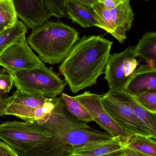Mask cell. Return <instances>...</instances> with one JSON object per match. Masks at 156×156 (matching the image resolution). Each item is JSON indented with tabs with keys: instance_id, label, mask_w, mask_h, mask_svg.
I'll list each match as a JSON object with an SVG mask.
<instances>
[{
	"instance_id": "obj_1",
	"label": "cell",
	"mask_w": 156,
	"mask_h": 156,
	"mask_svg": "<svg viewBox=\"0 0 156 156\" xmlns=\"http://www.w3.org/2000/svg\"><path fill=\"white\" fill-rule=\"evenodd\" d=\"M113 44L100 35H84L75 44L59 68L73 93L97 83L104 74Z\"/></svg>"
},
{
	"instance_id": "obj_2",
	"label": "cell",
	"mask_w": 156,
	"mask_h": 156,
	"mask_svg": "<svg viewBox=\"0 0 156 156\" xmlns=\"http://www.w3.org/2000/svg\"><path fill=\"white\" fill-rule=\"evenodd\" d=\"M79 39L74 28L61 22H47L33 29L27 42L42 63L56 65L65 59Z\"/></svg>"
},
{
	"instance_id": "obj_3",
	"label": "cell",
	"mask_w": 156,
	"mask_h": 156,
	"mask_svg": "<svg viewBox=\"0 0 156 156\" xmlns=\"http://www.w3.org/2000/svg\"><path fill=\"white\" fill-rule=\"evenodd\" d=\"M0 139L21 156L28 155L57 143L52 130L34 120L9 121L2 124Z\"/></svg>"
},
{
	"instance_id": "obj_4",
	"label": "cell",
	"mask_w": 156,
	"mask_h": 156,
	"mask_svg": "<svg viewBox=\"0 0 156 156\" xmlns=\"http://www.w3.org/2000/svg\"><path fill=\"white\" fill-rule=\"evenodd\" d=\"M65 105L60 98L46 125L53 131L55 140L60 144L78 147L91 141L108 139L112 137L108 133L92 128L87 123L78 121L66 114Z\"/></svg>"
},
{
	"instance_id": "obj_5",
	"label": "cell",
	"mask_w": 156,
	"mask_h": 156,
	"mask_svg": "<svg viewBox=\"0 0 156 156\" xmlns=\"http://www.w3.org/2000/svg\"><path fill=\"white\" fill-rule=\"evenodd\" d=\"M7 72L16 90L30 95L55 98L62 94L67 84L43 63L31 69Z\"/></svg>"
},
{
	"instance_id": "obj_6",
	"label": "cell",
	"mask_w": 156,
	"mask_h": 156,
	"mask_svg": "<svg viewBox=\"0 0 156 156\" xmlns=\"http://www.w3.org/2000/svg\"><path fill=\"white\" fill-rule=\"evenodd\" d=\"M103 106L114 122L129 136H145L156 138V135L136 115L120 92L109 91L101 95Z\"/></svg>"
},
{
	"instance_id": "obj_7",
	"label": "cell",
	"mask_w": 156,
	"mask_h": 156,
	"mask_svg": "<svg viewBox=\"0 0 156 156\" xmlns=\"http://www.w3.org/2000/svg\"><path fill=\"white\" fill-rule=\"evenodd\" d=\"M138 65L139 61L130 48L121 53L110 54L104 73L109 91L118 92L125 91L131 76Z\"/></svg>"
},
{
	"instance_id": "obj_8",
	"label": "cell",
	"mask_w": 156,
	"mask_h": 156,
	"mask_svg": "<svg viewBox=\"0 0 156 156\" xmlns=\"http://www.w3.org/2000/svg\"><path fill=\"white\" fill-rule=\"evenodd\" d=\"M25 35L11 44L0 55V66L7 71L31 69L43 63L29 47Z\"/></svg>"
},
{
	"instance_id": "obj_9",
	"label": "cell",
	"mask_w": 156,
	"mask_h": 156,
	"mask_svg": "<svg viewBox=\"0 0 156 156\" xmlns=\"http://www.w3.org/2000/svg\"><path fill=\"white\" fill-rule=\"evenodd\" d=\"M74 97L88 110L94 122L112 136H119L126 144L130 136L106 112L101 103V95L85 91Z\"/></svg>"
},
{
	"instance_id": "obj_10",
	"label": "cell",
	"mask_w": 156,
	"mask_h": 156,
	"mask_svg": "<svg viewBox=\"0 0 156 156\" xmlns=\"http://www.w3.org/2000/svg\"><path fill=\"white\" fill-rule=\"evenodd\" d=\"M47 98L26 94L16 90L6 99L5 115H14L25 121L34 120L36 109L42 106Z\"/></svg>"
},
{
	"instance_id": "obj_11",
	"label": "cell",
	"mask_w": 156,
	"mask_h": 156,
	"mask_svg": "<svg viewBox=\"0 0 156 156\" xmlns=\"http://www.w3.org/2000/svg\"><path fill=\"white\" fill-rule=\"evenodd\" d=\"M17 17L32 30L48 22L50 16L43 0H11Z\"/></svg>"
},
{
	"instance_id": "obj_12",
	"label": "cell",
	"mask_w": 156,
	"mask_h": 156,
	"mask_svg": "<svg viewBox=\"0 0 156 156\" xmlns=\"http://www.w3.org/2000/svg\"><path fill=\"white\" fill-rule=\"evenodd\" d=\"M126 144L119 136L103 140L91 141L78 147H73L72 152L83 155H105L123 151Z\"/></svg>"
},
{
	"instance_id": "obj_13",
	"label": "cell",
	"mask_w": 156,
	"mask_h": 156,
	"mask_svg": "<svg viewBox=\"0 0 156 156\" xmlns=\"http://www.w3.org/2000/svg\"><path fill=\"white\" fill-rule=\"evenodd\" d=\"M143 91H156V67L142 65L136 69L124 91L134 94Z\"/></svg>"
},
{
	"instance_id": "obj_14",
	"label": "cell",
	"mask_w": 156,
	"mask_h": 156,
	"mask_svg": "<svg viewBox=\"0 0 156 156\" xmlns=\"http://www.w3.org/2000/svg\"><path fill=\"white\" fill-rule=\"evenodd\" d=\"M65 7L69 18L82 27L96 26L102 28L92 6L84 5L73 0H67Z\"/></svg>"
},
{
	"instance_id": "obj_15",
	"label": "cell",
	"mask_w": 156,
	"mask_h": 156,
	"mask_svg": "<svg viewBox=\"0 0 156 156\" xmlns=\"http://www.w3.org/2000/svg\"><path fill=\"white\" fill-rule=\"evenodd\" d=\"M132 52L135 57L146 62L147 65L156 67V32L146 33L133 48Z\"/></svg>"
},
{
	"instance_id": "obj_16",
	"label": "cell",
	"mask_w": 156,
	"mask_h": 156,
	"mask_svg": "<svg viewBox=\"0 0 156 156\" xmlns=\"http://www.w3.org/2000/svg\"><path fill=\"white\" fill-rule=\"evenodd\" d=\"M130 2V0L126 1L111 10L113 20L124 41L126 39V32L131 29L134 19Z\"/></svg>"
},
{
	"instance_id": "obj_17",
	"label": "cell",
	"mask_w": 156,
	"mask_h": 156,
	"mask_svg": "<svg viewBox=\"0 0 156 156\" xmlns=\"http://www.w3.org/2000/svg\"><path fill=\"white\" fill-rule=\"evenodd\" d=\"M120 93L131 106L136 116L156 135V113L152 112L144 107L132 94L125 91Z\"/></svg>"
},
{
	"instance_id": "obj_18",
	"label": "cell",
	"mask_w": 156,
	"mask_h": 156,
	"mask_svg": "<svg viewBox=\"0 0 156 156\" xmlns=\"http://www.w3.org/2000/svg\"><path fill=\"white\" fill-rule=\"evenodd\" d=\"M92 7L101 25L102 29L111 34L119 43L123 44L124 41L121 37L117 27L113 20L111 10L102 4L98 2L93 5Z\"/></svg>"
},
{
	"instance_id": "obj_19",
	"label": "cell",
	"mask_w": 156,
	"mask_h": 156,
	"mask_svg": "<svg viewBox=\"0 0 156 156\" xmlns=\"http://www.w3.org/2000/svg\"><path fill=\"white\" fill-rule=\"evenodd\" d=\"M156 139L145 136L135 135L128 138L126 145L145 154L156 156Z\"/></svg>"
},
{
	"instance_id": "obj_20",
	"label": "cell",
	"mask_w": 156,
	"mask_h": 156,
	"mask_svg": "<svg viewBox=\"0 0 156 156\" xmlns=\"http://www.w3.org/2000/svg\"><path fill=\"white\" fill-rule=\"evenodd\" d=\"M27 33V27L17 19L15 23L0 33V55L11 44Z\"/></svg>"
},
{
	"instance_id": "obj_21",
	"label": "cell",
	"mask_w": 156,
	"mask_h": 156,
	"mask_svg": "<svg viewBox=\"0 0 156 156\" xmlns=\"http://www.w3.org/2000/svg\"><path fill=\"white\" fill-rule=\"evenodd\" d=\"M61 98L65 103L68 112L77 120L86 123L93 121L88 110L74 96L72 97L62 93Z\"/></svg>"
},
{
	"instance_id": "obj_22",
	"label": "cell",
	"mask_w": 156,
	"mask_h": 156,
	"mask_svg": "<svg viewBox=\"0 0 156 156\" xmlns=\"http://www.w3.org/2000/svg\"><path fill=\"white\" fill-rule=\"evenodd\" d=\"M17 17L11 0H0V33L13 26Z\"/></svg>"
},
{
	"instance_id": "obj_23",
	"label": "cell",
	"mask_w": 156,
	"mask_h": 156,
	"mask_svg": "<svg viewBox=\"0 0 156 156\" xmlns=\"http://www.w3.org/2000/svg\"><path fill=\"white\" fill-rule=\"evenodd\" d=\"M72 149L69 145L54 143L26 156H66Z\"/></svg>"
},
{
	"instance_id": "obj_24",
	"label": "cell",
	"mask_w": 156,
	"mask_h": 156,
	"mask_svg": "<svg viewBox=\"0 0 156 156\" xmlns=\"http://www.w3.org/2000/svg\"><path fill=\"white\" fill-rule=\"evenodd\" d=\"M59 99L60 98L57 97L47 98L42 106L36 109L34 113V120L40 124L46 123L49 120L51 113Z\"/></svg>"
},
{
	"instance_id": "obj_25",
	"label": "cell",
	"mask_w": 156,
	"mask_h": 156,
	"mask_svg": "<svg viewBox=\"0 0 156 156\" xmlns=\"http://www.w3.org/2000/svg\"><path fill=\"white\" fill-rule=\"evenodd\" d=\"M131 94L148 111L156 113V91H143Z\"/></svg>"
},
{
	"instance_id": "obj_26",
	"label": "cell",
	"mask_w": 156,
	"mask_h": 156,
	"mask_svg": "<svg viewBox=\"0 0 156 156\" xmlns=\"http://www.w3.org/2000/svg\"><path fill=\"white\" fill-rule=\"evenodd\" d=\"M50 16L63 17L67 16L65 3L66 0H43Z\"/></svg>"
},
{
	"instance_id": "obj_27",
	"label": "cell",
	"mask_w": 156,
	"mask_h": 156,
	"mask_svg": "<svg viewBox=\"0 0 156 156\" xmlns=\"http://www.w3.org/2000/svg\"><path fill=\"white\" fill-rule=\"evenodd\" d=\"M13 84V79L10 75L5 74V72L0 73V94L9 92Z\"/></svg>"
},
{
	"instance_id": "obj_28",
	"label": "cell",
	"mask_w": 156,
	"mask_h": 156,
	"mask_svg": "<svg viewBox=\"0 0 156 156\" xmlns=\"http://www.w3.org/2000/svg\"><path fill=\"white\" fill-rule=\"evenodd\" d=\"M0 156H21L14 151L8 145L0 141Z\"/></svg>"
},
{
	"instance_id": "obj_29",
	"label": "cell",
	"mask_w": 156,
	"mask_h": 156,
	"mask_svg": "<svg viewBox=\"0 0 156 156\" xmlns=\"http://www.w3.org/2000/svg\"><path fill=\"white\" fill-rule=\"evenodd\" d=\"M128 1L129 0H98V2L102 4L106 8L111 10Z\"/></svg>"
},
{
	"instance_id": "obj_30",
	"label": "cell",
	"mask_w": 156,
	"mask_h": 156,
	"mask_svg": "<svg viewBox=\"0 0 156 156\" xmlns=\"http://www.w3.org/2000/svg\"><path fill=\"white\" fill-rule=\"evenodd\" d=\"M123 156H150L145 154L143 153H140L138 151H136L132 149L126 145L125 148L124 149Z\"/></svg>"
},
{
	"instance_id": "obj_31",
	"label": "cell",
	"mask_w": 156,
	"mask_h": 156,
	"mask_svg": "<svg viewBox=\"0 0 156 156\" xmlns=\"http://www.w3.org/2000/svg\"><path fill=\"white\" fill-rule=\"evenodd\" d=\"M6 99H4L0 94V117L5 115V110L6 107Z\"/></svg>"
},
{
	"instance_id": "obj_32",
	"label": "cell",
	"mask_w": 156,
	"mask_h": 156,
	"mask_svg": "<svg viewBox=\"0 0 156 156\" xmlns=\"http://www.w3.org/2000/svg\"><path fill=\"white\" fill-rule=\"evenodd\" d=\"M123 151H119V152H116V153H112V154H109L105 155L99 156H123ZM66 156H87L83 155L78 154H75L71 152L69 154Z\"/></svg>"
},
{
	"instance_id": "obj_33",
	"label": "cell",
	"mask_w": 156,
	"mask_h": 156,
	"mask_svg": "<svg viewBox=\"0 0 156 156\" xmlns=\"http://www.w3.org/2000/svg\"><path fill=\"white\" fill-rule=\"evenodd\" d=\"M73 1L78 2L84 5L93 6V5L98 2V0H73Z\"/></svg>"
},
{
	"instance_id": "obj_34",
	"label": "cell",
	"mask_w": 156,
	"mask_h": 156,
	"mask_svg": "<svg viewBox=\"0 0 156 156\" xmlns=\"http://www.w3.org/2000/svg\"><path fill=\"white\" fill-rule=\"evenodd\" d=\"M5 68L0 69V73L5 72Z\"/></svg>"
},
{
	"instance_id": "obj_35",
	"label": "cell",
	"mask_w": 156,
	"mask_h": 156,
	"mask_svg": "<svg viewBox=\"0 0 156 156\" xmlns=\"http://www.w3.org/2000/svg\"><path fill=\"white\" fill-rule=\"evenodd\" d=\"M145 1H148V0H145Z\"/></svg>"
}]
</instances>
